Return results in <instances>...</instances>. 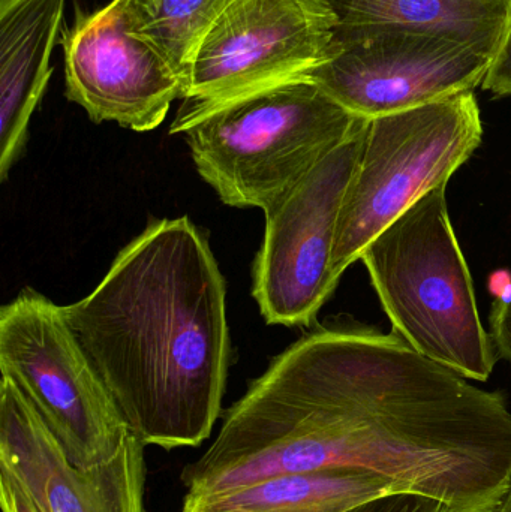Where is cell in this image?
Masks as SVG:
<instances>
[{
	"label": "cell",
	"mask_w": 511,
	"mask_h": 512,
	"mask_svg": "<svg viewBox=\"0 0 511 512\" xmlns=\"http://www.w3.org/2000/svg\"><path fill=\"white\" fill-rule=\"evenodd\" d=\"M336 468L371 472L449 512H497L511 486L506 397L395 331L324 325L249 385L180 478L188 493H206Z\"/></svg>",
	"instance_id": "cell-1"
},
{
	"label": "cell",
	"mask_w": 511,
	"mask_h": 512,
	"mask_svg": "<svg viewBox=\"0 0 511 512\" xmlns=\"http://www.w3.org/2000/svg\"><path fill=\"white\" fill-rule=\"evenodd\" d=\"M62 312L132 435L164 450L210 438L230 364L227 286L188 218L150 222Z\"/></svg>",
	"instance_id": "cell-2"
},
{
	"label": "cell",
	"mask_w": 511,
	"mask_h": 512,
	"mask_svg": "<svg viewBox=\"0 0 511 512\" xmlns=\"http://www.w3.org/2000/svg\"><path fill=\"white\" fill-rule=\"evenodd\" d=\"M446 189L438 186L423 195L369 243L360 259L396 334L428 360L486 382L497 349L480 319Z\"/></svg>",
	"instance_id": "cell-3"
},
{
	"label": "cell",
	"mask_w": 511,
	"mask_h": 512,
	"mask_svg": "<svg viewBox=\"0 0 511 512\" xmlns=\"http://www.w3.org/2000/svg\"><path fill=\"white\" fill-rule=\"evenodd\" d=\"M363 119L302 80L233 102L180 135L222 203L264 212Z\"/></svg>",
	"instance_id": "cell-4"
},
{
	"label": "cell",
	"mask_w": 511,
	"mask_h": 512,
	"mask_svg": "<svg viewBox=\"0 0 511 512\" xmlns=\"http://www.w3.org/2000/svg\"><path fill=\"white\" fill-rule=\"evenodd\" d=\"M483 140L474 90L368 119L345 194L332 267L341 279L369 243L423 195L447 185Z\"/></svg>",
	"instance_id": "cell-5"
},
{
	"label": "cell",
	"mask_w": 511,
	"mask_h": 512,
	"mask_svg": "<svg viewBox=\"0 0 511 512\" xmlns=\"http://www.w3.org/2000/svg\"><path fill=\"white\" fill-rule=\"evenodd\" d=\"M0 370L17 385L72 465L92 468L108 462L131 435L62 306L33 289L24 288L0 309Z\"/></svg>",
	"instance_id": "cell-6"
},
{
	"label": "cell",
	"mask_w": 511,
	"mask_h": 512,
	"mask_svg": "<svg viewBox=\"0 0 511 512\" xmlns=\"http://www.w3.org/2000/svg\"><path fill=\"white\" fill-rule=\"evenodd\" d=\"M327 0H234L201 41L170 134L209 114L312 72L336 51Z\"/></svg>",
	"instance_id": "cell-7"
},
{
	"label": "cell",
	"mask_w": 511,
	"mask_h": 512,
	"mask_svg": "<svg viewBox=\"0 0 511 512\" xmlns=\"http://www.w3.org/2000/svg\"><path fill=\"white\" fill-rule=\"evenodd\" d=\"M366 123L264 210L266 233L255 259L252 295L267 324L308 327L341 280L333 273V249Z\"/></svg>",
	"instance_id": "cell-8"
},
{
	"label": "cell",
	"mask_w": 511,
	"mask_h": 512,
	"mask_svg": "<svg viewBox=\"0 0 511 512\" xmlns=\"http://www.w3.org/2000/svg\"><path fill=\"white\" fill-rule=\"evenodd\" d=\"M494 54L467 39L408 29L336 30V51L309 80L365 119L482 86Z\"/></svg>",
	"instance_id": "cell-9"
},
{
	"label": "cell",
	"mask_w": 511,
	"mask_h": 512,
	"mask_svg": "<svg viewBox=\"0 0 511 512\" xmlns=\"http://www.w3.org/2000/svg\"><path fill=\"white\" fill-rule=\"evenodd\" d=\"M66 98L95 123L114 122L137 132L162 125L186 83L147 42L126 29L119 0L84 14L60 36Z\"/></svg>",
	"instance_id": "cell-10"
},
{
	"label": "cell",
	"mask_w": 511,
	"mask_h": 512,
	"mask_svg": "<svg viewBox=\"0 0 511 512\" xmlns=\"http://www.w3.org/2000/svg\"><path fill=\"white\" fill-rule=\"evenodd\" d=\"M146 447L129 435L116 457L72 465L11 379L0 384V468L11 472L41 512H146Z\"/></svg>",
	"instance_id": "cell-11"
},
{
	"label": "cell",
	"mask_w": 511,
	"mask_h": 512,
	"mask_svg": "<svg viewBox=\"0 0 511 512\" xmlns=\"http://www.w3.org/2000/svg\"><path fill=\"white\" fill-rule=\"evenodd\" d=\"M66 0H0V179L27 141L62 36Z\"/></svg>",
	"instance_id": "cell-12"
},
{
	"label": "cell",
	"mask_w": 511,
	"mask_h": 512,
	"mask_svg": "<svg viewBox=\"0 0 511 512\" xmlns=\"http://www.w3.org/2000/svg\"><path fill=\"white\" fill-rule=\"evenodd\" d=\"M401 492L362 469H321L272 475L246 486L186 493L182 512H344L369 499Z\"/></svg>",
	"instance_id": "cell-13"
},
{
	"label": "cell",
	"mask_w": 511,
	"mask_h": 512,
	"mask_svg": "<svg viewBox=\"0 0 511 512\" xmlns=\"http://www.w3.org/2000/svg\"><path fill=\"white\" fill-rule=\"evenodd\" d=\"M336 30L408 29L467 39L497 53L510 0H327Z\"/></svg>",
	"instance_id": "cell-14"
},
{
	"label": "cell",
	"mask_w": 511,
	"mask_h": 512,
	"mask_svg": "<svg viewBox=\"0 0 511 512\" xmlns=\"http://www.w3.org/2000/svg\"><path fill=\"white\" fill-rule=\"evenodd\" d=\"M234 0H119L126 29L155 48L188 83L192 59Z\"/></svg>",
	"instance_id": "cell-15"
},
{
	"label": "cell",
	"mask_w": 511,
	"mask_h": 512,
	"mask_svg": "<svg viewBox=\"0 0 511 512\" xmlns=\"http://www.w3.org/2000/svg\"><path fill=\"white\" fill-rule=\"evenodd\" d=\"M344 512H449L440 499L419 492L401 490L369 499Z\"/></svg>",
	"instance_id": "cell-16"
},
{
	"label": "cell",
	"mask_w": 511,
	"mask_h": 512,
	"mask_svg": "<svg viewBox=\"0 0 511 512\" xmlns=\"http://www.w3.org/2000/svg\"><path fill=\"white\" fill-rule=\"evenodd\" d=\"M482 87L500 98L511 96V0L506 32L486 72Z\"/></svg>",
	"instance_id": "cell-17"
},
{
	"label": "cell",
	"mask_w": 511,
	"mask_h": 512,
	"mask_svg": "<svg viewBox=\"0 0 511 512\" xmlns=\"http://www.w3.org/2000/svg\"><path fill=\"white\" fill-rule=\"evenodd\" d=\"M491 337L498 357L511 363V295L494 304L491 313Z\"/></svg>",
	"instance_id": "cell-18"
},
{
	"label": "cell",
	"mask_w": 511,
	"mask_h": 512,
	"mask_svg": "<svg viewBox=\"0 0 511 512\" xmlns=\"http://www.w3.org/2000/svg\"><path fill=\"white\" fill-rule=\"evenodd\" d=\"M0 505L3 512H41L17 478L0 468Z\"/></svg>",
	"instance_id": "cell-19"
},
{
	"label": "cell",
	"mask_w": 511,
	"mask_h": 512,
	"mask_svg": "<svg viewBox=\"0 0 511 512\" xmlns=\"http://www.w3.org/2000/svg\"><path fill=\"white\" fill-rule=\"evenodd\" d=\"M497 512H511V486L509 492H507L506 498H504L503 504L500 505Z\"/></svg>",
	"instance_id": "cell-20"
}]
</instances>
